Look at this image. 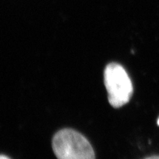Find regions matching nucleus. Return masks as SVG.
Segmentation results:
<instances>
[{"label": "nucleus", "mask_w": 159, "mask_h": 159, "mask_svg": "<svg viewBox=\"0 0 159 159\" xmlns=\"http://www.w3.org/2000/svg\"><path fill=\"white\" fill-rule=\"evenodd\" d=\"M157 123H158V125H159V118H158V121H157Z\"/></svg>", "instance_id": "obj_5"}, {"label": "nucleus", "mask_w": 159, "mask_h": 159, "mask_svg": "<svg viewBox=\"0 0 159 159\" xmlns=\"http://www.w3.org/2000/svg\"><path fill=\"white\" fill-rule=\"evenodd\" d=\"M0 159H10V158L5 155H0Z\"/></svg>", "instance_id": "obj_4"}, {"label": "nucleus", "mask_w": 159, "mask_h": 159, "mask_svg": "<svg viewBox=\"0 0 159 159\" xmlns=\"http://www.w3.org/2000/svg\"><path fill=\"white\" fill-rule=\"evenodd\" d=\"M146 159H159V156H152V157H150Z\"/></svg>", "instance_id": "obj_3"}, {"label": "nucleus", "mask_w": 159, "mask_h": 159, "mask_svg": "<svg viewBox=\"0 0 159 159\" xmlns=\"http://www.w3.org/2000/svg\"><path fill=\"white\" fill-rule=\"evenodd\" d=\"M104 83L108 100L111 106L118 108L125 105L130 100L133 88L128 74L117 63H110L104 70Z\"/></svg>", "instance_id": "obj_2"}, {"label": "nucleus", "mask_w": 159, "mask_h": 159, "mask_svg": "<svg viewBox=\"0 0 159 159\" xmlns=\"http://www.w3.org/2000/svg\"><path fill=\"white\" fill-rule=\"evenodd\" d=\"M52 149L58 159H96L88 139L70 129H62L54 135Z\"/></svg>", "instance_id": "obj_1"}]
</instances>
